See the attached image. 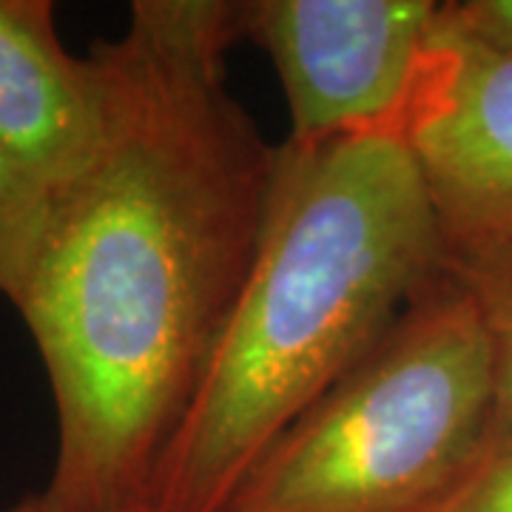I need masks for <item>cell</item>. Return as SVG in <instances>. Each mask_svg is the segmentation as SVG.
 Returning a JSON list of instances; mask_svg holds the SVG:
<instances>
[{"label":"cell","instance_id":"obj_1","mask_svg":"<svg viewBox=\"0 0 512 512\" xmlns=\"http://www.w3.org/2000/svg\"><path fill=\"white\" fill-rule=\"evenodd\" d=\"M242 3L137 0L97 40L106 140L55 197L15 308L57 410L49 512H146L254 268L279 146L225 86Z\"/></svg>","mask_w":512,"mask_h":512},{"label":"cell","instance_id":"obj_6","mask_svg":"<svg viewBox=\"0 0 512 512\" xmlns=\"http://www.w3.org/2000/svg\"><path fill=\"white\" fill-rule=\"evenodd\" d=\"M106 120L103 69L66 52L55 3L0 0V148L60 197L100 154Z\"/></svg>","mask_w":512,"mask_h":512},{"label":"cell","instance_id":"obj_10","mask_svg":"<svg viewBox=\"0 0 512 512\" xmlns=\"http://www.w3.org/2000/svg\"><path fill=\"white\" fill-rule=\"evenodd\" d=\"M439 29L512 55V0H450L439 6Z\"/></svg>","mask_w":512,"mask_h":512},{"label":"cell","instance_id":"obj_2","mask_svg":"<svg viewBox=\"0 0 512 512\" xmlns=\"http://www.w3.org/2000/svg\"><path fill=\"white\" fill-rule=\"evenodd\" d=\"M444 274L404 126L279 146L268 225L146 512H222L293 421Z\"/></svg>","mask_w":512,"mask_h":512},{"label":"cell","instance_id":"obj_4","mask_svg":"<svg viewBox=\"0 0 512 512\" xmlns=\"http://www.w3.org/2000/svg\"><path fill=\"white\" fill-rule=\"evenodd\" d=\"M436 0H248L242 37L279 74L291 114L285 143L404 126L439 32Z\"/></svg>","mask_w":512,"mask_h":512},{"label":"cell","instance_id":"obj_3","mask_svg":"<svg viewBox=\"0 0 512 512\" xmlns=\"http://www.w3.org/2000/svg\"><path fill=\"white\" fill-rule=\"evenodd\" d=\"M493 430V348L444 271L268 447L222 512H427Z\"/></svg>","mask_w":512,"mask_h":512},{"label":"cell","instance_id":"obj_5","mask_svg":"<svg viewBox=\"0 0 512 512\" xmlns=\"http://www.w3.org/2000/svg\"><path fill=\"white\" fill-rule=\"evenodd\" d=\"M404 143L444 251L512 242V55L436 32Z\"/></svg>","mask_w":512,"mask_h":512},{"label":"cell","instance_id":"obj_8","mask_svg":"<svg viewBox=\"0 0 512 512\" xmlns=\"http://www.w3.org/2000/svg\"><path fill=\"white\" fill-rule=\"evenodd\" d=\"M55 197L0 148V296L12 305L35 265Z\"/></svg>","mask_w":512,"mask_h":512},{"label":"cell","instance_id":"obj_9","mask_svg":"<svg viewBox=\"0 0 512 512\" xmlns=\"http://www.w3.org/2000/svg\"><path fill=\"white\" fill-rule=\"evenodd\" d=\"M427 512H512V436L493 430Z\"/></svg>","mask_w":512,"mask_h":512},{"label":"cell","instance_id":"obj_7","mask_svg":"<svg viewBox=\"0 0 512 512\" xmlns=\"http://www.w3.org/2000/svg\"><path fill=\"white\" fill-rule=\"evenodd\" d=\"M444 271L476 305L493 348L495 430L512 436V242L444 251Z\"/></svg>","mask_w":512,"mask_h":512},{"label":"cell","instance_id":"obj_11","mask_svg":"<svg viewBox=\"0 0 512 512\" xmlns=\"http://www.w3.org/2000/svg\"><path fill=\"white\" fill-rule=\"evenodd\" d=\"M6 512H49V510H43L35 498H26V501H23V504H18L15 510H6Z\"/></svg>","mask_w":512,"mask_h":512}]
</instances>
